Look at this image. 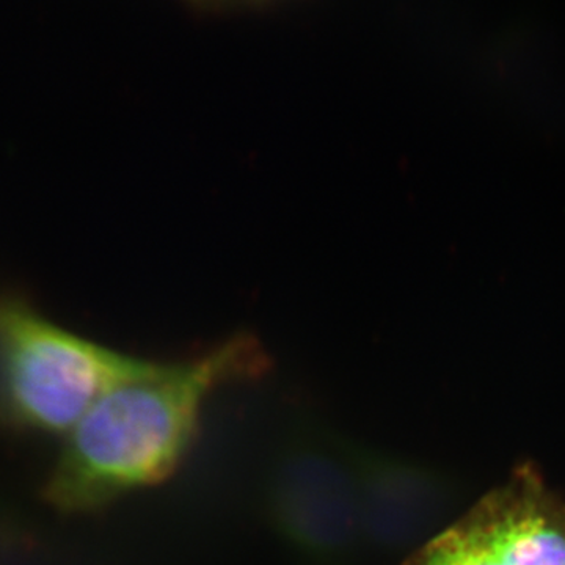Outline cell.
<instances>
[{
    "label": "cell",
    "instance_id": "obj_1",
    "mask_svg": "<svg viewBox=\"0 0 565 565\" xmlns=\"http://www.w3.org/2000/svg\"><path fill=\"white\" fill-rule=\"evenodd\" d=\"M269 366L263 344L245 333L188 362L152 363L104 393L66 434L44 500L63 514H85L162 482L195 441L211 393L263 377Z\"/></svg>",
    "mask_w": 565,
    "mask_h": 565
},
{
    "label": "cell",
    "instance_id": "obj_2",
    "mask_svg": "<svg viewBox=\"0 0 565 565\" xmlns=\"http://www.w3.org/2000/svg\"><path fill=\"white\" fill-rule=\"evenodd\" d=\"M152 363L66 332L21 300L0 296V397L18 426L68 434L104 393Z\"/></svg>",
    "mask_w": 565,
    "mask_h": 565
},
{
    "label": "cell",
    "instance_id": "obj_3",
    "mask_svg": "<svg viewBox=\"0 0 565 565\" xmlns=\"http://www.w3.org/2000/svg\"><path fill=\"white\" fill-rule=\"evenodd\" d=\"M403 565H565V500L523 468Z\"/></svg>",
    "mask_w": 565,
    "mask_h": 565
},
{
    "label": "cell",
    "instance_id": "obj_4",
    "mask_svg": "<svg viewBox=\"0 0 565 565\" xmlns=\"http://www.w3.org/2000/svg\"><path fill=\"white\" fill-rule=\"evenodd\" d=\"M192 13L199 17H218V14L232 13L236 10L234 0H181Z\"/></svg>",
    "mask_w": 565,
    "mask_h": 565
},
{
    "label": "cell",
    "instance_id": "obj_5",
    "mask_svg": "<svg viewBox=\"0 0 565 565\" xmlns=\"http://www.w3.org/2000/svg\"><path fill=\"white\" fill-rule=\"evenodd\" d=\"M234 2H236L237 11L247 10L263 13V11L275 10L286 3L296 2V0H234Z\"/></svg>",
    "mask_w": 565,
    "mask_h": 565
}]
</instances>
